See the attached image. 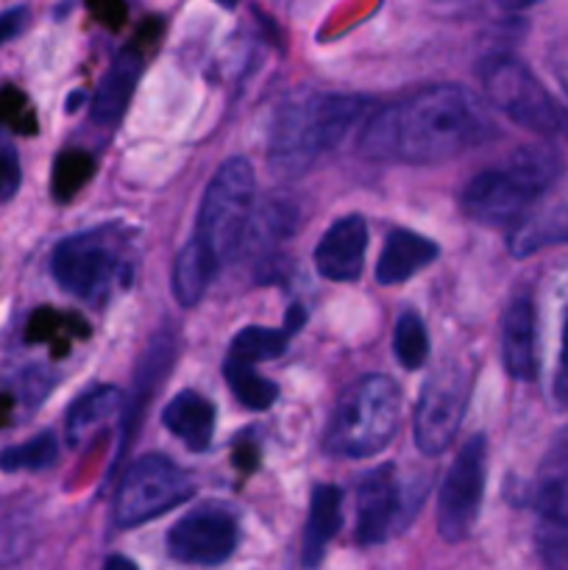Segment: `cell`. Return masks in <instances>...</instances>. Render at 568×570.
Listing matches in <instances>:
<instances>
[{
	"instance_id": "74e56055",
	"label": "cell",
	"mask_w": 568,
	"mask_h": 570,
	"mask_svg": "<svg viewBox=\"0 0 568 570\" xmlns=\"http://www.w3.org/2000/svg\"><path fill=\"white\" fill-rule=\"evenodd\" d=\"M6 415H9V401L0 399V426L6 423Z\"/></svg>"
},
{
	"instance_id": "603a6c76",
	"label": "cell",
	"mask_w": 568,
	"mask_h": 570,
	"mask_svg": "<svg viewBox=\"0 0 568 570\" xmlns=\"http://www.w3.org/2000/svg\"><path fill=\"white\" fill-rule=\"evenodd\" d=\"M223 373H226V384L232 387L234 399L245 406V410H267V406L276 404L278 387L271 382V379L259 376L254 371V365L248 362H239L234 356H228L223 362Z\"/></svg>"
},
{
	"instance_id": "44dd1931",
	"label": "cell",
	"mask_w": 568,
	"mask_h": 570,
	"mask_svg": "<svg viewBox=\"0 0 568 570\" xmlns=\"http://www.w3.org/2000/svg\"><path fill=\"white\" fill-rule=\"evenodd\" d=\"M217 267H221L217 256L198 237H193L178 250L176 262H173V295L184 309L200 304Z\"/></svg>"
},
{
	"instance_id": "1f68e13d",
	"label": "cell",
	"mask_w": 568,
	"mask_h": 570,
	"mask_svg": "<svg viewBox=\"0 0 568 570\" xmlns=\"http://www.w3.org/2000/svg\"><path fill=\"white\" fill-rule=\"evenodd\" d=\"M26 22H28L26 6H14V9H6L3 14H0V48H3L9 39H14L17 33L26 28Z\"/></svg>"
},
{
	"instance_id": "ba28073f",
	"label": "cell",
	"mask_w": 568,
	"mask_h": 570,
	"mask_svg": "<svg viewBox=\"0 0 568 570\" xmlns=\"http://www.w3.org/2000/svg\"><path fill=\"white\" fill-rule=\"evenodd\" d=\"M479 76L488 104L510 117L516 126L535 134L560 131V106L516 56H488L479 67Z\"/></svg>"
},
{
	"instance_id": "6da1fadb",
	"label": "cell",
	"mask_w": 568,
	"mask_h": 570,
	"mask_svg": "<svg viewBox=\"0 0 568 570\" xmlns=\"http://www.w3.org/2000/svg\"><path fill=\"white\" fill-rule=\"evenodd\" d=\"M496 137L482 100L457 83H434L379 109L360 134V154L373 161L438 165Z\"/></svg>"
},
{
	"instance_id": "7402d4cb",
	"label": "cell",
	"mask_w": 568,
	"mask_h": 570,
	"mask_svg": "<svg viewBox=\"0 0 568 570\" xmlns=\"http://www.w3.org/2000/svg\"><path fill=\"white\" fill-rule=\"evenodd\" d=\"M123 393L117 387H98L89 390L87 395L76 401L67 412V429L65 438L70 445H81L84 440L92 438L100 426H104L109 417H115L120 412Z\"/></svg>"
},
{
	"instance_id": "d6a6232c",
	"label": "cell",
	"mask_w": 568,
	"mask_h": 570,
	"mask_svg": "<svg viewBox=\"0 0 568 570\" xmlns=\"http://www.w3.org/2000/svg\"><path fill=\"white\" fill-rule=\"evenodd\" d=\"M555 395L562 406L568 410V312L566 323H562V354H560V371L555 379Z\"/></svg>"
},
{
	"instance_id": "9a60e30c",
	"label": "cell",
	"mask_w": 568,
	"mask_h": 570,
	"mask_svg": "<svg viewBox=\"0 0 568 570\" xmlns=\"http://www.w3.org/2000/svg\"><path fill=\"white\" fill-rule=\"evenodd\" d=\"M501 362L516 382L538 376V321L527 295L510 301L501 321Z\"/></svg>"
},
{
	"instance_id": "d590c367",
	"label": "cell",
	"mask_w": 568,
	"mask_h": 570,
	"mask_svg": "<svg viewBox=\"0 0 568 570\" xmlns=\"http://www.w3.org/2000/svg\"><path fill=\"white\" fill-rule=\"evenodd\" d=\"M304 312H301V306H293V309H290V315H287V323H284V328H287V334L290 332H298V326L301 323H304Z\"/></svg>"
},
{
	"instance_id": "8fae6325",
	"label": "cell",
	"mask_w": 568,
	"mask_h": 570,
	"mask_svg": "<svg viewBox=\"0 0 568 570\" xmlns=\"http://www.w3.org/2000/svg\"><path fill=\"white\" fill-rule=\"evenodd\" d=\"M50 271L65 293L100 304L120 273V259L109 234L84 232L56 245Z\"/></svg>"
},
{
	"instance_id": "836d02e7",
	"label": "cell",
	"mask_w": 568,
	"mask_h": 570,
	"mask_svg": "<svg viewBox=\"0 0 568 570\" xmlns=\"http://www.w3.org/2000/svg\"><path fill=\"white\" fill-rule=\"evenodd\" d=\"M95 14H98V20H104L106 26L117 28L123 22V17H126V6H123V0H95L92 3Z\"/></svg>"
},
{
	"instance_id": "4dcf8cb0",
	"label": "cell",
	"mask_w": 568,
	"mask_h": 570,
	"mask_svg": "<svg viewBox=\"0 0 568 570\" xmlns=\"http://www.w3.org/2000/svg\"><path fill=\"white\" fill-rule=\"evenodd\" d=\"M61 315H56L53 309H39L33 312L31 321H28V334L26 337L31 340V343H45V340L56 337L61 328Z\"/></svg>"
},
{
	"instance_id": "3957f363",
	"label": "cell",
	"mask_w": 568,
	"mask_h": 570,
	"mask_svg": "<svg viewBox=\"0 0 568 570\" xmlns=\"http://www.w3.org/2000/svg\"><path fill=\"white\" fill-rule=\"evenodd\" d=\"M560 173L562 161L549 145L518 148L505 165L477 173L462 187V212L484 226H516Z\"/></svg>"
},
{
	"instance_id": "52a82bcc",
	"label": "cell",
	"mask_w": 568,
	"mask_h": 570,
	"mask_svg": "<svg viewBox=\"0 0 568 570\" xmlns=\"http://www.w3.org/2000/svg\"><path fill=\"white\" fill-rule=\"evenodd\" d=\"M535 543L543 570H568V426L555 434L532 484Z\"/></svg>"
},
{
	"instance_id": "8992f818",
	"label": "cell",
	"mask_w": 568,
	"mask_h": 570,
	"mask_svg": "<svg viewBox=\"0 0 568 570\" xmlns=\"http://www.w3.org/2000/svg\"><path fill=\"white\" fill-rule=\"evenodd\" d=\"M473 390V371L460 356H449L427 376L415 406V445L438 456L454 443Z\"/></svg>"
},
{
	"instance_id": "83f0119b",
	"label": "cell",
	"mask_w": 568,
	"mask_h": 570,
	"mask_svg": "<svg viewBox=\"0 0 568 570\" xmlns=\"http://www.w3.org/2000/svg\"><path fill=\"white\" fill-rule=\"evenodd\" d=\"M59 456V443L50 432L37 434L28 443L14 445V449H6L0 454V468L9 473L17 471H42V468H50Z\"/></svg>"
},
{
	"instance_id": "cb8c5ba5",
	"label": "cell",
	"mask_w": 568,
	"mask_h": 570,
	"mask_svg": "<svg viewBox=\"0 0 568 570\" xmlns=\"http://www.w3.org/2000/svg\"><path fill=\"white\" fill-rule=\"evenodd\" d=\"M39 538L37 518L31 510H11L0 518V568H11L26 560Z\"/></svg>"
},
{
	"instance_id": "30bf717a",
	"label": "cell",
	"mask_w": 568,
	"mask_h": 570,
	"mask_svg": "<svg viewBox=\"0 0 568 570\" xmlns=\"http://www.w3.org/2000/svg\"><path fill=\"white\" fill-rule=\"evenodd\" d=\"M488 476V440L473 434L451 462L438 499V532L445 543H460L479 518Z\"/></svg>"
},
{
	"instance_id": "ac0fdd59",
	"label": "cell",
	"mask_w": 568,
	"mask_h": 570,
	"mask_svg": "<svg viewBox=\"0 0 568 570\" xmlns=\"http://www.w3.org/2000/svg\"><path fill=\"white\" fill-rule=\"evenodd\" d=\"M167 432L176 434L189 451H206L215 434V406L200 393L184 390L161 412Z\"/></svg>"
},
{
	"instance_id": "8d00e7d4",
	"label": "cell",
	"mask_w": 568,
	"mask_h": 570,
	"mask_svg": "<svg viewBox=\"0 0 568 570\" xmlns=\"http://www.w3.org/2000/svg\"><path fill=\"white\" fill-rule=\"evenodd\" d=\"M496 3H499L501 9H507V11H521V9H529L535 0H496Z\"/></svg>"
},
{
	"instance_id": "60d3db41",
	"label": "cell",
	"mask_w": 568,
	"mask_h": 570,
	"mask_svg": "<svg viewBox=\"0 0 568 570\" xmlns=\"http://www.w3.org/2000/svg\"><path fill=\"white\" fill-rule=\"evenodd\" d=\"M560 76H562V81H566V87H568V70H562Z\"/></svg>"
},
{
	"instance_id": "4fadbf2b",
	"label": "cell",
	"mask_w": 568,
	"mask_h": 570,
	"mask_svg": "<svg viewBox=\"0 0 568 570\" xmlns=\"http://www.w3.org/2000/svg\"><path fill=\"white\" fill-rule=\"evenodd\" d=\"M410 512L407 495L393 465L373 468L356 493V540L362 546H379L393 534L399 518Z\"/></svg>"
},
{
	"instance_id": "7a4b0ae2",
	"label": "cell",
	"mask_w": 568,
	"mask_h": 570,
	"mask_svg": "<svg viewBox=\"0 0 568 570\" xmlns=\"http://www.w3.org/2000/svg\"><path fill=\"white\" fill-rule=\"evenodd\" d=\"M368 98L349 92H301L276 111L267 142L273 176L298 178L326 150L337 148L356 120L365 115Z\"/></svg>"
},
{
	"instance_id": "d4e9b609",
	"label": "cell",
	"mask_w": 568,
	"mask_h": 570,
	"mask_svg": "<svg viewBox=\"0 0 568 570\" xmlns=\"http://www.w3.org/2000/svg\"><path fill=\"white\" fill-rule=\"evenodd\" d=\"M393 354L404 371H418L429 356V334L418 312H401L393 328Z\"/></svg>"
},
{
	"instance_id": "f546056e",
	"label": "cell",
	"mask_w": 568,
	"mask_h": 570,
	"mask_svg": "<svg viewBox=\"0 0 568 570\" xmlns=\"http://www.w3.org/2000/svg\"><path fill=\"white\" fill-rule=\"evenodd\" d=\"M20 187V161L11 145L0 142V200L11 198Z\"/></svg>"
},
{
	"instance_id": "4316f807",
	"label": "cell",
	"mask_w": 568,
	"mask_h": 570,
	"mask_svg": "<svg viewBox=\"0 0 568 570\" xmlns=\"http://www.w3.org/2000/svg\"><path fill=\"white\" fill-rule=\"evenodd\" d=\"M95 159L84 150H65L56 156L53 176H50V193L56 200H70L84 184L92 178Z\"/></svg>"
},
{
	"instance_id": "7c38bea8",
	"label": "cell",
	"mask_w": 568,
	"mask_h": 570,
	"mask_svg": "<svg viewBox=\"0 0 568 570\" xmlns=\"http://www.w3.org/2000/svg\"><path fill=\"white\" fill-rule=\"evenodd\" d=\"M237 540V518L221 504H204L167 532V554L184 566L212 568L234 554Z\"/></svg>"
},
{
	"instance_id": "484cf974",
	"label": "cell",
	"mask_w": 568,
	"mask_h": 570,
	"mask_svg": "<svg viewBox=\"0 0 568 570\" xmlns=\"http://www.w3.org/2000/svg\"><path fill=\"white\" fill-rule=\"evenodd\" d=\"M287 351V332H278V328H262V326H248L232 340V348L228 356L239 362H248V365H259V362L276 360Z\"/></svg>"
},
{
	"instance_id": "2e32d148",
	"label": "cell",
	"mask_w": 568,
	"mask_h": 570,
	"mask_svg": "<svg viewBox=\"0 0 568 570\" xmlns=\"http://www.w3.org/2000/svg\"><path fill=\"white\" fill-rule=\"evenodd\" d=\"M139 76H143V53H137L134 48L120 50L109 65V70L104 72V78H100L98 89H95L92 120L98 126L109 128L123 120Z\"/></svg>"
},
{
	"instance_id": "5bb4252c",
	"label": "cell",
	"mask_w": 568,
	"mask_h": 570,
	"mask_svg": "<svg viewBox=\"0 0 568 570\" xmlns=\"http://www.w3.org/2000/svg\"><path fill=\"white\" fill-rule=\"evenodd\" d=\"M368 223L360 215H345L326 228L315 248V267L332 282H356L365 265Z\"/></svg>"
},
{
	"instance_id": "f1b7e54d",
	"label": "cell",
	"mask_w": 568,
	"mask_h": 570,
	"mask_svg": "<svg viewBox=\"0 0 568 570\" xmlns=\"http://www.w3.org/2000/svg\"><path fill=\"white\" fill-rule=\"evenodd\" d=\"M0 126H11L14 131L33 134L37 120H33L31 104H28L26 95L14 87L0 89Z\"/></svg>"
},
{
	"instance_id": "d6986e66",
	"label": "cell",
	"mask_w": 568,
	"mask_h": 570,
	"mask_svg": "<svg viewBox=\"0 0 568 570\" xmlns=\"http://www.w3.org/2000/svg\"><path fill=\"white\" fill-rule=\"evenodd\" d=\"M343 493L334 484H317L312 490L310 501V518H306V532H304V554L301 562L304 568H317L326 557L329 543L337 534L340 523H343Z\"/></svg>"
},
{
	"instance_id": "ab89813d",
	"label": "cell",
	"mask_w": 568,
	"mask_h": 570,
	"mask_svg": "<svg viewBox=\"0 0 568 570\" xmlns=\"http://www.w3.org/2000/svg\"><path fill=\"white\" fill-rule=\"evenodd\" d=\"M217 6H223V9H234V6L239 3V0H215Z\"/></svg>"
},
{
	"instance_id": "f35d334b",
	"label": "cell",
	"mask_w": 568,
	"mask_h": 570,
	"mask_svg": "<svg viewBox=\"0 0 568 570\" xmlns=\"http://www.w3.org/2000/svg\"><path fill=\"white\" fill-rule=\"evenodd\" d=\"M560 131H566L568 137V109H560Z\"/></svg>"
},
{
	"instance_id": "9c48e42d",
	"label": "cell",
	"mask_w": 568,
	"mask_h": 570,
	"mask_svg": "<svg viewBox=\"0 0 568 570\" xmlns=\"http://www.w3.org/2000/svg\"><path fill=\"white\" fill-rule=\"evenodd\" d=\"M195 493V482L184 468L161 454L134 462L115 495V523L120 529L143 527L184 504Z\"/></svg>"
},
{
	"instance_id": "5b68a950",
	"label": "cell",
	"mask_w": 568,
	"mask_h": 570,
	"mask_svg": "<svg viewBox=\"0 0 568 570\" xmlns=\"http://www.w3.org/2000/svg\"><path fill=\"white\" fill-rule=\"evenodd\" d=\"M256 176L254 167L243 156L223 161L206 187L198 212V232L195 237L217 256V262H228L243 245L245 232L254 209Z\"/></svg>"
},
{
	"instance_id": "e0dca14e",
	"label": "cell",
	"mask_w": 568,
	"mask_h": 570,
	"mask_svg": "<svg viewBox=\"0 0 568 570\" xmlns=\"http://www.w3.org/2000/svg\"><path fill=\"white\" fill-rule=\"evenodd\" d=\"M438 254L440 248L432 239L421 237L410 228H395V232H390L382 256L376 262V282L384 284V287L410 282L415 273L427 271L438 259Z\"/></svg>"
},
{
	"instance_id": "ffe728a7",
	"label": "cell",
	"mask_w": 568,
	"mask_h": 570,
	"mask_svg": "<svg viewBox=\"0 0 568 570\" xmlns=\"http://www.w3.org/2000/svg\"><path fill=\"white\" fill-rule=\"evenodd\" d=\"M560 243H568V200L527 212L510 232V254L518 259Z\"/></svg>"
},
{
	"instance_id": "277c9868",
	"label": "cell",
	"mask_w": 568,
	"mask_h": 570,
	"mask_svg": "<svg viewBox=\"0 0 568 570\" xmlns=\"http://www.w3.org/2000/svg\"><path fill=\"white\" fill-rule=\"evenodd\" d=\"M401 395L388 376L356 379L334 404L326 426V451L345 460H365L390 445L399 429Z\"/></svg>"
},
{
	"instance_id": "e575fe53",
	"label": "cell",
	"mask_w": 568,
	"mask_h": 570,
	"mask_svg": "<svg viewBox=\"0 0 568 570\" xmlns=\"http://www.w3.org/2000/svg\"><path fill=\"white\" fill-rule=\"evenodd\" d=\"M100 570H139V568L134 566V562L128 560V557L115 554V557H109V560L104 562V568H100Z\"/></svg>"
}]
</instances>
